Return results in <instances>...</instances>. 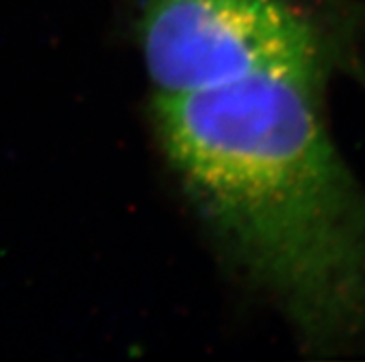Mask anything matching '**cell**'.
Masks as SVG:
<instances>
[{
	"label": "cell",
	"instance_id": "obj_1",
	"mask_svg": "<svg viewBox=\"0 0 365 362\" xmlns=\"http://www.w3.org/2000/svg\"><path fill=\"white\" fill-rule=\"evenodd\" d=\"M171 165L228 252L315 349L365 342V191L321 107V61L156 98Z\"/></svg>",
	"mask_w": 365,
	"mask_h": 362
},
{
	"label": "cell",
	"instance_id": "obj_2",
	"mask_svg": "<svg viewBox=\"0 0 365 362\" xmlns=\"http://www.w3.org/2000/svg\"><path fill=\"white\" fill-rule=\"evenodd\" d=\"M139 37L156 98L321 61L314 26L286 0H150Z\"/></svg>",
	"mask_w": 365,
	"mask_h": 362
}]
</instances>
